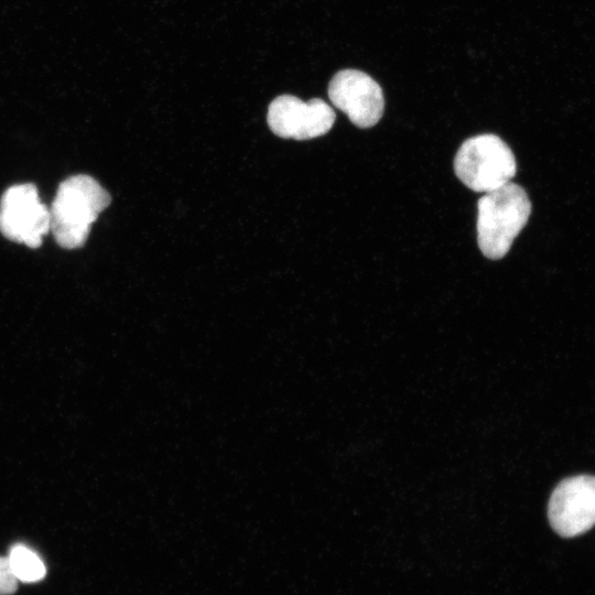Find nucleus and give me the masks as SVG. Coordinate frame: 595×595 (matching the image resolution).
<instances>
[{
	"label": "nucleus",
	"instance_id": "f257e3e1",
	"mask_svg": "<svg viewBox=\"0 0 595 595\" xmlns=\"http://www.w3.org/2000/svg\"><path fill=\"white\" fill-rule=\"evenodd\" d=\"M109 204L110 195L94 177L78 174L63 181L50 208V230L56 242L66 249L82 247Z\"/></svg>",
	"mask_w": 595,
	"mask_h": 595
},
{
	"label": "nucleus",
	"instance_id": "f03ea898",
	"mask_svg": "<svg viewBox=\"0 0 595 595\" xmlns=\"http://www.w3.org/2000/svg\"><path fill=\"white\" fill-rule=\"evenodd\" d=\"M477 242L486 258L497 260L510 250L527 225L531 202L516 183L485 193L477 203Z\"/></svg>",
	"mask_w": 595,
	"mask_h": 595
},
{
	"label": "nucleus",
	"instance_id": "7ed1b4c3",
	"mask_svg": "<svg viewBox=\"0 0 595 595\" xmlns=\"http://www.w3.org/2000/svg\"><path fill=\"white\" fill-rule=\"evenodd\" d=\"M458 180L468 188L488 193L510 182L517 171L511 149L495 134H480L463 142L454 160Z\"/></svg>",
	"mask_w": 595,
	"mask_h": 595
},
{
	"label": "nucleus",
	"instance_id": "20e7f679",
	"mask_svg": "<svg viewBox=\"0 0 595 595\" xmlns=\"http://www.w3.org/2000/svg\"><path fill=\"white\" fill-rule=\"evenodd\" d=\"M0 231L6 238L31 248L41 245L50 231V209L41 202L35 185H13L3 193Z\"/></svg>",
	"mask_w": 595,
	"mask_h": 595
},
{
	"label": "nucleus",
	"instance_id": "39448f33",
	"mask_svg": "<svg viewBox=\"0 0 595 595\" xmlns=\"http://www.w3.org/2000/svg\"><path fill=\"white\" fill-rule=\"evenodd\" d=\"M548 517L564 538L588 531L595 524V476L577 475L559 483L549 500Z\"/></svg>",
	"mask_w": 595,
	"mask_h": 595
},
{
	"label": "nucleus",
	"instance_id": "423d86ee",
	"mask_svg": "<svg viewBox=\"0 0 595 595\" xmlns=\"http://www.w3.org/2000/svg\"><path fill=\"white\" fill-rule=\"evenodd\" d=\"M336 116L323 99L303 101L281 95L269 105L267 121L271 131L284 139L309 140L326 134Z\"/></svg>",
	"mask_w": 595,
	"mask_h": 595
},
{
	"label": "nucleus",
	"instance_id": "0eeeda50",
	"mask_svg": "<svg viewBox=\"0 0 595 595\" xmlns=\"http://www.w3.org/2000/svg\"><path fill=\"white\" fill-rule=\"evenodd\" d=\"M328 97L359 128H370L382 117V89L361 71L343 69L336 73L328 84Z\"/></svg>",
	"mask_w": 595,
	"mask_h": 595
},
{
	"label": "nucleus",
	"instance_id": "6e6552de",
	"mask_svg": "<svg viewBox=\"0 0 595 595\" xmlns=\"http://www.w3.org/2000/svg\"><path fill=\"white\" fill-rule=\"evenodd\" d=\"M7 558L13 575L20 582L35 583L46 575V567L42 559L25 544H13Z\"/></svg>",
	"mask_w": 595,
	"mask_h": 595
},
{
	"label": "nucleus",
	"instance_id": "1a4fd4ad",
	"mask_svg": "<svg viewBox=\"0 0 595 595\" xmlns=\"http://www.w3.org/2000/svg\"><path fill=\"white\" fill-rule=\"evenodd\" d=\"M18 588V580L13 575L8 558L0 556V595H11Z\"/></svg>",
	"mask_w": 595,
	"mask_h": 595
}]
</instances>
